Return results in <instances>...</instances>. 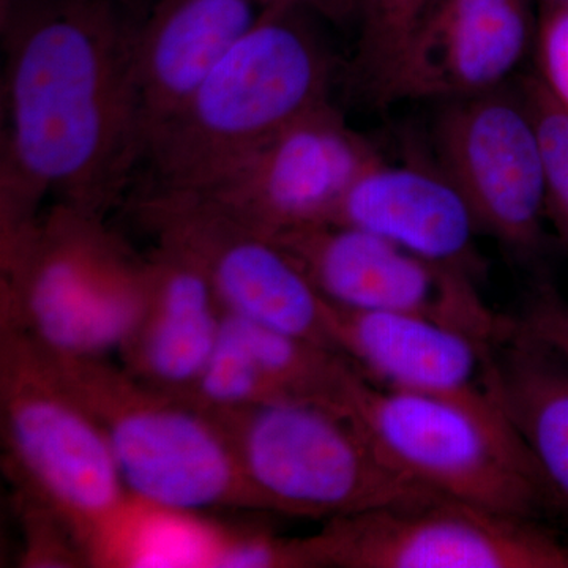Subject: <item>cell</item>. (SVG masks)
<instances>
[{"label": "cell", "instance_id": "obj_25", "mask_svg": "<svg viewBox=\"0 0 568 568\" xmlns=\"http://www.w3.org/2000/svg\"><path fill=\"white\" fill-rule=\"evenodd\" d=\"M545 2L564 3V6H568V0H545Z\"/></svg>", "mask_w": 568, "mask_h": 568}, {"label": "cell", "instance_id": "obj_5", "mask_svg": "<svg viewBox=\"0 0 568 568\" xmlns=\"http://www.w3.org/2000/svg\"><path fill=\"white\" fill-rule=\"evenodd\" d=\"M320 562L358 568H568V538L544 521L440 495L354 517L313 540Z\"/></svg>", "mask_w": 568, "mask_h": 568}, {"label": "cell", "instance_id": "obj_16", "mask_svg": "<svg viewBox=\"0 0 568 568\" xmlns=\"http://www.w3.org/2000/svg\"><path fill=\"white\" fill-rule=\"evenodd\" d=\"M504 409L521 440L552 510L568 517V364L511 317L496 342Z\"/></svg>", "mask_w": 568, "mask_h": 568}, {"label": "cell", "instance_id": "obj_6", "mask_svg": "<svg viewBox=\"0 0 568 568\" xmlns=\"http://www.w3.org/2000/svg\"><path fill=\"white\" fill-rule=\"evenodd\" d=\"M324 301L351 312L420 316L497 342L511 317L489 308L477 278L381 235L320 223L276 235Z\"/></svg>", "mask_w": 568, "mask_h": 568}, {"label": "cell", "instance_id": "obj_1", "mask_svg": "<svg viewBox=\"0 0 568 568\" xmlns=\"http://www.w3.org/2000/svg\"><path fill=\"white\" fill-rule=\"evenodd\" d=\"M125 2L2 0L7 215L47 193L102 212L144 156Z\"/></svg>", "mask_w": 568, "mask_h": 568}, {"label": "cell", "instance_id": "obj_11", "mask_svg": "<svg viewBox=\"0 0 568 568\" xmlns=\"http://www.w3.org/2000/svg\"><path fill=\"white\" fill-rule=\"evenodd\" d=\"M97 213L62 204L29 250V306L41 335L65 351H97L121 342L140 315L149 274L138 275L110 248Z\"/></svg>", "mask_w": 568, "mask_h": 568}, {"label": "cell", "instance_id": "obj_3", "mask_svg": "<svg viewBox=\"0 0 568 568\" xmlns=\"http://www.w3.org/2000/svg\"><path fill=\"white\" fill-rule=\"evenodd\" d=\"M339 409L392 469L436 495L534 521L552 511L526 448L462 407L353 372Z\"/></svg>", "mask_w": 568, "mask_h": 568}, {"label": "cell", "instance_id": "obj_7", "mask_svg": "<svg viewBox=\"0 0 568 568\" xmlns=\"http://www.w3.org/2000/svg\"><path fill=\"white\" fill-rule=\"evenodd\" d=\"M439 170L454 182L481 233L530 256L544 242L547 171L544 148L521 89L506 85L447 102L437 119Z\"/></svg>", "mask_w": 568, "mask_h": 568}, {"label": "cell", "instance_id": "obj_18", "mask_svg": "<svg viewBox=\"0 0 568 568\" xmlns=\"http://www.w3.org/2000/svg\"><path fill=\"white\" fill-rule=\"evenodd\" d=\"M521 93L532 112L544 148L548 219L555 223L568 250V108L538 77L523 82Z\"/></svg>", "mask_w": 568, "mask_h": 568}, {"label": "cell", "instance_id": "obj_9", "mask_svg": "<svg viewBox=\"0 0 568 568\" xmlns=\"http://www.w3.org/2000/svg\"><path fill=\"white\" fill-rule=\"evenodd\" d=\"M325 323L331 345L346 351L366 379L462 407L523 446L504 409L496 342L420 316L351 312L327 301Z\"/></svg>", "mask_w": 568, "mask_h": 568}, {"label": "cell", "instance_id": "obj_13", "mask_svg": "<svg viewBox=\"0 0 568 568\" xmlns=\"http://www.w3.org/2000/svg\"><path fill=\"white\" fill-rule=\"evenodd\" d=\"M381 235L409 252L481 274L476 237L481 233L463 194L443 171L383 160L358 175L331 222Z\"/></svg>", "mask_w": 568, "mask_h": 568}, {"label": "cell", "instance_id": "obj_15", "mask_svg": "<svg viewBox=\"0 0 568 568\" xmlns=\"http://www.w3.org/2000/svg\"><path fill=\"white\" fill-rule=\"evenodd\" d=\"M11 435L29 469L71 510L97 515L118 503L123 481L110 437L80 410L31 396L13 410Z\"/></svg>", "mask_w": 568, "mask_h": 568}, {"label": "cell", "instance_id": "obj_24", "mask_svg": "<svg viewBox=\"0 0 568 568\" xmlns=\"http://www.w3.org/2000/svg\"><path fill=\"white\" fill-rule=\"evenodd\" d=\"M267 6H294L312 11L313 14L328 18L332 21H343L347 18L361 20L365 0H264Z\"/></svg>", "mask_w": 568, "mask_h": 568}, {"label": "cell", "instance_id": "obj_14", "mask_svg": "<svg viewBox=\"0 0 568 568\" xmlns=\"http://www.w3.org/2000/svg\"><path fill=\"white\" fill-rule=\"evenodd\" d=\"M110 443L123 485L164 510L220 503L234 484L222 439L182 410L138 407L112 422Z\"/></svg>", "mask_w": 568, "mask_h": 568}, {"label": "cell", "instance_id": "obj_17", "mask_svg": "<svg viewBox=\"0 0 568 568\" xmlns=\"http://www.w3.org/2000/svg\"><path fill=\"white\" fill-rule=\"evenodd\" d=\"M149 282L156 297L155 324L145 346L152 373L186 383L203 373L219 336L211 280L189 254L171 245Z\"/></svg>", "mask_w": 568, "mask_h": 568}, {"label": "cell", "instance_id": "obj_22", "mask_svg": "<svg viewBox=\"0 0 568 568\" xmlns=\"http://www.w3.org/2000/svg\"><path fill=\"white\" fill-rule=\"evenodd\" d=\"M538 78L568 108V6L545 2L537 21Z\"/></svg>", "mask_w": 568, "mask_h": 568}, {"label": "cell", "instance_id": "obj_19", "mask_svg": "<svg viewBox=\"0 0 568 568\" xmlns=\"http://www.w3.org/2000/svg\"><path fill=\"white\" fill-rule=\"evenodd\" d=\"M428 0H365L355 71L368 92L424 17Z\"/></svg>", "mask_w": 568, "mask_h": 568}, {"label": "cell", "instance_id": "obj_12", "mask_svg": "<svg viewBox=\"0 0 568 568\" xmlns=\"http://www.w3.org/2000/svg\"><path fill=\"white\" fill-rule=\"evenodd\" d=\"M268 7L264 0H153L133 36L144 149Z\"/></svg>", "mask_w": 568, "mask_h": 568}, {"label": "cell", "instance_id": "obj_4", "mask_svg": "<svg viewBox=\"0 0 568 568\" xmlns=\"http://www.w3.org/2000/svg\"><path fill=\"white\" fill-rule=\"evenodd\" d=\"M244 459L260 495L294 514L339 519L436 495L392 469L345 410L317 399L275 396L254 410Z\"/></svg>", "mask_w": 568, "mask_h": 568}, {"label": "cell", "instance_id": "obj_10", "mask_svg": "<svg viewBox=\"0 0 568 568\" xmlns=\"http://www.w3.org/2000/svg\"><path fill=\"white\" fill-rule=\"evenodd\" d=\"M536 32L530 0H435L369 93L381 103H447L496 91Z\"/></svg>", "mask_w": 568, "mask_h": 568}, {"label": "cell", "instance_id": "obj_20", "mask_svg": "<svg viewBox=\"0 0 568 568\" xmlns=\"http://www.w3.org/2000/svg\"><path fill=\"white\" fill-rule=\"evenodd\" d=\"M197 379L205 396L222 405L245 402L260 390H271L275 395L254 361L241 321L233 315L220 324L215 346Z\"/></svg>", "mask_w": 568, "mask_h": 568}, {"label": "cell", "instance_id": "obj_21", "mask_svg": "<svg viewBox=\"0 0 568 568\" xmlns=\"http://www.w3.org/2000/svg\"><path fill=\"white\" fill-rule=\"evenodd\" d=\"M134 551L140 566L186 567L207 560L211 545L196 526L179 518H163L141 529Z\"/></svg>", "mask_w": 568, "mask_h": 568}, {"label": "cell", "instance_id": "obj_2", "mask_svg": "<svg viewBox=\"0 0 568 568\" xmlns=\"http://www.w3.org/2000/svg\"><path fill=\"white\" fill-rule=\"evenodd\" d=\"M312 11L268 7L196 92L145 142L153 186L205 190L305 114L331 102L335 62Z\"/></svg>", "mask_w": 568, "mask_h": 568}, {"label": "cell", "instance_id": "obj_23", "mask_svg": "<svg viewBox=\"0 0 568 568\" xmlns=\"http://www.w3.org/2000/svg\"><path fill=\"white\" fill-rule=\"evenodd\" d=\"M515 323L568 364V297L540 283Z\"/></svg>", "mask_w": 568, "mask_h": 568}, {"label": "cell", "instance_id": "obj_8", "mask_svg": "<svg viewBox=\"0 0 568 568\" xmlns=\"http://www.w3.org/2000/svg\"><path fill=\"white\" fill-rule=\"evenodd\" d=\"M379 160L328 102L265 141L212 186L194 192L276 237L331 222L349 186Z\"/></svg>", "mask_w": 568, "mask_h": 568}, {"label": "cell", "instance_id": "obj_26", "mask_svg": "<svg viewBox=\"0 0 568 568\" xmlns=\"http://www.w3.org/2000/svg\"><path fill=\"white\" fill-rule=\"evenodd\" d=\"M433 2H435V0H428V6H426V9H428V7L432 6Z\"/></svg>", "mask_w": 568, "mask_h": 568}]
</instances>
